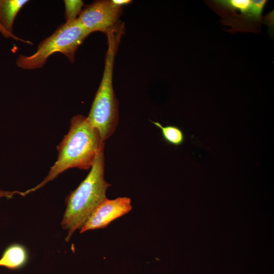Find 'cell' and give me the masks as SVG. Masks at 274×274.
<instances>
[{
  "mask_svg": "<svg viewBox=\"0 0 274 274\" xmlns=\"http://www.w3.org/2000/svg\"><path fill=\"white\" fill-rule=\"evenodd\" d=\"M0 33L2 36L6 38H12L16 41H20L21 42L26 43L29 45H32V43L27 40H24L23 39L20 38L17 36H15L14 33H10L5 29L3 26L0 24Z\"/></svg>",
  "mask_w": 274,
  "mask_h": 274,
  "instance_id": "obj_12",
  "label": "cell"
},
{
  "mask_svg": "<svg viewBox=\"0 0 274 274\" xmlns=\"http://www.w3.org/2000/svg\"><path fill=\"white\" fill-rule=\"evenodd\" d=\"M85 179L65 199L66 209L61 225L68 231L66 241L80 229L87 219L106 197L111 186L105 179L104 146L98 153Z\"/></svg>",
  "mask_w": 274,
  "mask_h": 274,
  "instance_id": "obj_2",
  "label": "cell"
},
{
  "mask_svg": "<svg viewBox=\"0 0 274 274\" xmlns=\"http://www.w3.org/2000/svg\"><path fill=\"white\" fill-rule=\"evenodd\" d=\"M90 34L78 18L65 22L39 44L34 54L19 55L16 64L24 70L39 69L45 65L49 56L56 52L63 54L74 63L78 48Z\"/></svg>",
  "mask_w": 274,
  "mask_h": 274,
  "instance_id": "obj_4",
  "label": "cell"
},
{
  "mask_svg": "<svg viewBox=\"0 0 274 274\" xmlns=\"http://www.w3.org/2000/svg\"><path fill=\"white\" fill-rule=\"evenodd\" d=\"M122 7L112 0H99L92 2L82 10L78 19L90 33L101 31L106 35L118 25Z\"/></svg>",
  "mask_w": 274,
  "mask_h": 274,
  "instance_id": "obj_5",
  "label": "cell"
},
{
  "mask_svg": "<svg viewBox=\"0 0 274 274\" xmlns=\"http://www.w3.org/2000/svg\"><path fill=\"white\" fill-rule=\"evenodd\" d=\"M117 30L107 34L108 49L101 82L87 118L99 132L105 142L115 132L118 123V102L113 86V72L115 55L122 37Z\"/></svg>",
  "mask_w": 274,
  "mask_h": 274,
  "instance_id": "obj_3",
  "label": "cell"
},
{
  "mask_svg": "<svg viewBox=\"0 0 274 274\" xmlns=\"http://www.w3.org/2000/svg\"><path fill=\"white\" fill-rule=\"evenodd\" d=\"M113 2L120 6H122L124 5L128 4L131 2V1L130 0H112Z\"/></svg>",
  "mask_w": 274,
  "mask_h": 274,
  "instance_id": "obj_14",
  "label": "cell"
},
{
  "mask_svg": "<svg viewBox=\"0 0 274 274\" xmlns=\"http://www.w3.org/2000/svg\"><path fill=\"white\" fill-rule=\"evenodd\" d=\"M132 209L131 199L120 197L107 198L91 213L80 228V233L90 230L106 228L111 222L129 213Z\"/></svg>",
  "mask_w": 274,
  "mask_h": 274,
  "instance_id": "obj_7",
  "label": "cell"
},
{
  "mask_svg": "<svg viewBox=\"0 0 274 274\" xmlns=\"http://www.w3.org/2000/svg\"><path fill=\"white\" fill-rule=\"evenodd\" d=\"M151 122L161 130L163 139L168 144L178 146L185 142V134L179 127L175 125L163 126L158 122Z\"/></svg>",
  "mask_w": 274,
  "mask_h": 274,
  "instance_id": "obj_10",
  "label": "cell"
},
{
  "mask_svg": "<svg viewBox=\"0 0 274 274\" xmlns=\"http://www.w3.org/2000/svg\"><path fill=\"white\" fill-rule=\"evenodd\" d=\"M28 0H0V24L8 32L13 33L15 18Z\"/></svg>",
  "mask_w": 274,
  "mask_h": 274,
  "instance_id": "obj_9",
  "label": "cell"
},
{
  "mask_svg": "<svg viewBox=\"0 0 274 274\" xmlns=\"http://www.w3.org/2000/svg\"><path fill=\"white\" fill-rule=\"evenodd\" d=\"M16 194H19L21 195L22 192L18 191H10L0 190V199L3 197L10 198Z\"/></svg>",
  "mask_w": 274,
  "mask_h": 274,
  "instance_id": "obj_13",
  "label": "cell"
},
{
  "mask_svg": "<svg viewBox=\"0 0 274 274\" xmlns=\"http://www.w3.org/2000/svg\"><path fill=\"white\" fill-rule=\"evenodd\" d=\"M215 5L220 11L227 22L232 26L251 27L252 24L259 23L262 13L267 1L217 0Z\"/></svg>",
  "mask_w": 274,
  "mask_h": 274,
  "instance_id": "obj_6",
  "label": "cell"
},
{
  "mask_svg": "<svg viewBox=\"0 0 274 274\" xmlns=\"http://www.w3.org/2000/svg\"><path fill=\"white\" fill-rule=\"evenodd\" d=\"M65 22L76 20L80 14L84 2L81 0H65Z\"/></svg>",
  "mask_w": 274,
  "mask_h": 274,
  "instance_id": "obj_11",
  "label": "cell"
},
{
  "mask_svg": "<svg viewBox=\"0 0 274 274\" xmlns=\"http://www.w3.org/2000/svg\"><path fill=\"white\" fill-rule=\"evenodd\" d=\"M104 143L99 131L89 123L87 117L74 116L67 133L56 147L57 159L48 175L38 185L22 192V196L44 187L70 168H91L98 153L105 146Z\"/></svg>",
  "mask_w": 274,
  "mask_h": 274,
  "instance_id": "obj_1",
  "label": "cell"
},
{
  "mask_svg": "<svg viewBox=\"0 0 274 274\" xmlns=\"http://www.w3.org/2000/svg\"><path fill=\"white\" fill-rule=\"evenodd\" d=\"M28 251L26 248L20 244H13L4 251L0 258V266L11 269L22 267L27 262Z\"/></svg>",
  "mask_w": 274,
  "mask_h": 274,
  "instance_id": "obj_8",
  "label": "cell"
}]
</instances>
